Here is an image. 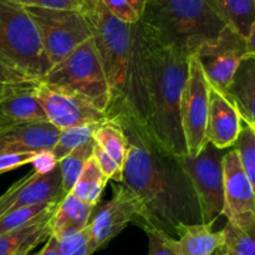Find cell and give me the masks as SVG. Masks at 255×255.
Wrapping results in <instances>:
<instances>
[{"label":"cell","mask_w":255,"mask_h":255,"mask_svg":"<svg viewBox=\"0 0 255 255\" xmlns=\"http://www.w3.org/2000/svg\"><path fill=\"white\" fill-rule=\"evenodd\" d=\"M120 124L128 141L121 184L138 207L133 223L174 238L179 227L201 224V207L181 158L163 151L133 122Z\"/></svg>","instance_id":"1"},{"label":"cell","mask_w":255,"mask_h":255,"mask_svg":"<svg viewBox=\"0 0 255 255\" xmlns=\"http://www.w3.org/2000/svg\"><path fill=\"white\" fill-rule=\"evenodd\" d=\"M137 47L143 89L146 131L163 151L187 156L179 117L182 91L188 72V55L159 44L137 22Z\"/></svg>","instance_id":"2"},{"label":"cell","mask_w":255,"mask_h":255,"mask_svg":"<svg viewBox=\"0 0 255 255\" xmlns=\"http://www.w3.org/2000/svg\"><path fill=\"white\" fill-rule=\"evenodd\" d=\"M138 22L152 39L188 56L228 26L212 0H146Z\"/></svg>","instance_id":"3"},{"label":"cell","mask_w":255,"mask_h":255,"mask_svg":"<svg viewBox=\"0 0 255 255\" xmlns=\"http://www.w3.org/2000/svg\"><path fill=\"white\" fill-rule=\"evenodd\" d=\"M84 15L91 26V39L109 85L110 106L106 117L119 121L124 115L136 24H127L115 17L100 0H94Z\"/></svg>","instance_id":"4"},{"label":"cell","mask_w":255,"mask_h":255,"mask_svg":"<svg viewBox=\"0 0 255 255\" xmlns=\"http://www.w3.org/2000/svg\"><path fill=\"white\" fill-rule=\"evenodd\" d=\"M0 61L35 80L51 69L31 17L9 0H0Z\"/></svg>","instance_id":"5"},{"label":"cell","mask_w":255,"mask_h":255,"mask_svg":"<svg viewBox=\"0 0 255 255\" xmlns=\"http://www.w3.org/2000/svg\"><path fill=\"white\" fill-rule=\"evenodd\" d=\"M39 81L81 95L106 115L110 90L92 39L86 40L65 59L52 65Z\"/></svg>","instance_id":"6"},{"label":"cell","mask_w":255,"mask_h":255,"mask_svg":"<svg viewBox=\"0 0 255 255\" xmlns=\"http://www.w3.org/2000/svg\"><path fill=\"white\" fill-rule=\"evenodd\" d=\"M36 26L50 64L55 65L91 39L89 20L79 10L24 7Z\"/></svg>","instance_id":"7"},{"label":"cell","mask_w":255,"mask_h":255,"mask_svg":"<svg viewBox=\"0 0 255 255\" xmlns=\"http://www.w3.org/2000/svg\"><path fill=\"white\" fill-rule=\"evenodd\" d=\"M254 36L255 31L244 39L231 26H226L216 40L203 44L192 55L201 65L212 87L223 92L233 80L241 62L247 57L255 56Z\"/></svg>","instance_id":"8"},{"label":"cell","mask_w":255,"mask_h":255,"mask_svg":"<svg viewBox=\"0 0 255 255\" xmlns=\"http://www.w3.org/2000/svg\"><path fill=\"white\" fill-rule=\"evenodd\" d=\"M227 149H218L207 143L197 156L181 158L184 171L192 182L199 207L202 223L214 226L223 216V168L222 159Z\"/></svg>","instance_id":"9"},{"label":"cell","mask_w":255,"mask_h":255,"mask_svg":"<svg viewBox=\"0 0 255 255\" xmlns=\"http://www.w3.org/2000/svg\"><path fill=\"white\" fill-rule=\"evenodd\" d=\"M209 82L194 56L188 57V72L179 104V117L187 156H197L208 142L206 138L209 105Z\"/></svg>","instance_id":"10"},{"label":"cell","mask_w":255,"mask_h":255,"mask_svg":"<svg viewBox=\"0 0 255 255\" xmlns=\"http://www.w3.org/2000/svg\"><path fill=\"white\" fill-rule=\"evenodd\" d=\"M34 94L46 115L47 122L60 131L107 121L104 112L96 109L81 95L70 90L37 81Z\"/></svg>","instance_id":"11"},{"label":"cell","mask_w":255,"mask_h":255,"mask_svg":"<svg viewBox=\"0 0 255 255\" xmlns=\"http://www.w3.org/2000/svg\"><path fill=\"white\" fill-rule=\"evenodd\" d=\"M223 168V216L246 233L255 237V186L244 172L236 149H227Z\"/></svg>","instance_id":"12"},{"label":"cell","mask_w":255,"mask_h":255,"mask_svg":"<svg viewBox=\"0 0 255 255\" xmlns=\"http://www.w3.org/2000/svg\"><path fill=\"white\" fill-rule=\"evenodd\" d=\"M138 207L124 184L115 186L114 197L96 212L86 227L90 254L104 248L116 238L128 223H133Z\"/></svg>","instance_id":"13"},{"label":"cell","mask_w":255,"mask_h":255,"mask_svg":"<svg viewBox=\"0 0 255 255\" xmlns=\"http://www.w3.org/2000/svg\"><path fill=\"white\" fill-rule=\"evenodd\" d=\"M64 197L59 166L46 174L32 171L0 196V217L20 207L61 201Z\"/></svg>","instance_id":"14"},{"label":"cell","mask_w":255,"mask_h":255,"mask_svg":"<svg viewBox=\"0 0 255 255\" xmlns=\"http://www.w3.org/2000/svg\"><path fill=\"white\" fill-rule=\"evenodd\" d=\"M243 121L232 102L214 87H209L208 117H207V142L218 149L233 147L241 133Z\"/></svg>","instance_id":"15"},{"label":"cell","mask_w":255,"mask_h":255,"mask_svg":"<svg viewBox=\"0 0 255 255\" xmlns=\"http://www.w3.org/2000/svg\"><path fill=\"white\" fill-rule=\"evenodd\" d=\"M59 134L60 129L50 122L14 125L0 131V154L50 151Z\"/></svg>","instance_id":"16"},{"label":"cell","mask_w":255,"mask_h":255,"mask_svg":"<svg viewBox=\"0 0 255 255\" xmlns=\"http://www.w3.org/2000/svg\"><path fill=\"white\" fill-rule=\"evenodd\" d=\"M222 94L232 102L242 117V121L255 127V56L241 62L229 86Z\"/></svg>","instance_id":"17"},{"label":"cell","mask_w":255,"mask_h":255,"mask_svg":"<svg viewBox=\"0 0 255 255\" xmlns=\"http://www.w3.org/2000/svg\"><path fill=\"white\" fill-rule=\"evenodd\" d=\"M212 224L182 226L173 241L174 255H216L223 246L222 232H214Z\"/></svg>","instance_id":"18"},{"label":"cell","mask_w":255,"mask_h":255,"mask_svg":"<svg viewBox=\"0 0 255 255\" xmlns=\"http://www.w3.org/2000/svg\"><path fill=\"white\" fill-rule=\"evenodd\" d=\"M57 207V206H56ZM40 217L37 221L17 231L0 236V255H26L39 244L45 243L51 234L50 222L55 209Z\"/></svg>","instance_id":"19"},{"label":"cell","mask_w":255,"mask_h":255,"mask_svg":"<svg viewBox=\"0 0 255 255\" xmlns=\"http://www.w3.org/2000/svg\"><path fill=\"white\" fill-rule=\"evenodd\" d=\"M94 209L95 207L80 201L71 193L66 194L59 202L51 217V236L60 239L61 237L85 231L91 221Z\"/></svg>","instance_id":"20"},{"label":"cell","mask_w":255,"mask_h":255,"mask_svg":"<svg viewBox=\"0 0 255 255\" xmlns=\"http://www.w3.org/2000/svg\"><path fill=\"white\" fill-rule=\"evenodd\" d=\"M36 84L17 87L4 97L0 101V116L15 125L47 122L46 115L34 94Z\"/></svg>","instance_id":"21"},{"label":"cell","mask_w":255,"mask_h":255,"mask_svg":"<svg viewBox=\"0 0 255 255\" xmlns=\"http://www.w3.org/2000/svg\"><path fill=\"white\" fill-rule=\"evenodd\" d=\"M228 26L248 39L255 31V0H212Z\"/></svg>","instance_id":"22"},{"label":"cell","mask_w":255,"mask_h":255,"mask_svg":"<svg viewBox=\"0 0 255 255\" xmlns=\"http://www.w3.org/2000/svg\"><path fill=\"white\" fill-rule=\"evenodd\" d=\"M95 143L101 147L120 167L124 168L128 151V141L121 124L114 120H107L97 126L94 132Z\"/></svg>","instance_id":"23"},{"label":"cell","mask_w":255,"mask_h":255,"mask_svg":"<svg viewBox=\"0 0 255 255\" xmlns=\"http://www.w3.org/2000/svg\"><path fill=\"white\" fill-rule=\"evenodd\" d=\"M107 181L109 179L101 172L96 159L91 156L85 164L79 179L72 187L70 193L79 198L80 201L85 202L92 207H96L100 198H101L104 188L106 187Z\"/></svg>","instance_id":"24"},{"label":"cell","mask_w":255,"mask_h":255,"mask_svg":"<svg viewBox=\"0 0 255 255\" xmlns=\"http://www.w3.org/2000/svg\"><path fill=\"white\" fill-rule=\"evenodd\" d=\"M95 141L91 138L86 143L81 144L74 151L70 152L65 158H62L59 162L60 173H61L62 181V193L64 196L69 194L71 192L72 187L75 186L76 181L79 179L85 164L89 161L90 157L92 156L94 151Z\"/></svg>","instance_id":"25"},{"label":"cell","mask_w":255,"mask_h":255,"mask_svg":"<svg viewBox=\"0 0 255 255\" xmlns=\"http://www.w3.org/2000/svg\"><path fill=\"white\" fill-rule=\"evenodd\" d=\"M60 201L49 202V203L36 204V206L20 207L11 212H7L4 216L0 217V236L10 232L17 231L29 224L34 223L35 221L44 216L50 209L55 208Z\"/></svg>","instance_id":"26"},{"label":"cell","mask_w":255,"mask_h":255,"mask_svg":"<svg viewBox=\"0 0 255 255\" xmlns=\"http://www.w3.org/2000/svg\"><path fill=\"white\" fill-rule=\"evenodd\" d=\"M99 125L100 124H90L84 125V126L71 127V128L60 131L59 138H57L56 143L51 148L52 154L57 159V162L65 158L75 148H77L79 146L90 141L92 138V136H94L95 129L97 128Z\"/></svg>","instance_id":"27"},{"label":"cell","mask_w":255,"mask_h":255,"mask_svg":"<svg viewBox=\"0 0 255 255\" xmlns=\"http://www.w3.org/2000/svg\"><path fill=\"white\" fill-rule=\"evenodd\" d=\"M233 148L238 154L239 162L249 181L255 186V127L248 126L243 122Z\"/></svg>","instance_id":"28"},{"label":"cell","mask_w":255,"mask_h":255,"mask_svg":"<svg viewBox=\"0 0 255 255\" xmlns=\"http://www.w3.org/2000/svg\"><path fill=\"white\" fill-rule=\"evenodd\" d=\"M223 244L233 255H255L254 236L246 233L234 224L227 222L222 229Z\"/></svg>","instance_id":"29"},{"label":"cell","mask_w":255,"mask_h":255,"mask_svg":"<svg viewBox=\"0 0 255 255\" xmlns=\"http://www.w3.org/2000/svg\"><path fill=\"white\" fill-rule=\"evenodd\" d=\"M22 7H46V9L79 10L85 12L92 6L94 0H9Z\"/></svg>","instance_id":"30"},{"label":"cell","mask_w":255,"mask_h":255,"mask_svg":"<svg viewBox=\"0 0 255 255\" xmlns=\"http://www.w3.org/2000/svg\"><path fill=\"white\" fill-rule=\"evenodd\" d=\"M60 255H91L87 244L86 229L59 239Z\"/></svg>","instance_id":"31"},{"label":"cell","mask_w":255,"mask_h":255,"mask_svg":"<svg viewBox=\"0 0 255 255\" xmlns=\"http://www.w3.org/2000/svg\"><path fill=\"white\" fill-rule=\"evenodd\" d=\"M148 237V254L147 255H174V237L157 229H144Z\"/></svg>","instance_id":"32"},{"label":"cell","mask_w":255,"mask_h":255,"mask_svg":"<svg viewBox=\"0 0 255 255\" xmlns=\"http://www.w3.org/2000/svg\"><path fill=\"white\" fill-rule=\"evenodd\" d=\"M92 157L96 159L100 169L105 174L107 179H111L115 183H121L122 176H124V168L120 167L101 147L95 143L94 151H92Z\"/></svg>","instance_id":"33"},{"label":"cell","mask_w":255,"mask_h":255,"mask_svg":"<svg viewBox=\"0 0 255 255\" xmlns=\"http://www.w3.org/2000/svg\"><path fill=\"white\" fill-rule=\"evenodd\" d=\"M110 14L127 24H136L139 21V15L132 7L128 0H100Z\"/></svg>","instance_id":"34"},{"label":"cell","mask_w":255,"mask_h":255,"mask_svg":"<svg viewBox=\"0 0 255 255\" xmlns=\"http://www.w3.org/2000/svg\"><path fill=\"white\" fill-rule=\"evenodd\" d=\"M36 153H34V152H22V153L0 154V174L6 173L9 171H14L19 167L31 163Z\"/></svg>","instance_id":"35"},{"label":"cell","mask_w":255,"mask_h":255,"mask_svg":"<svg viewBox=\"0 0 255 255\" xmlns=\"http://www.w3.org/2000/svg\"><path fill=\"white\" fill-rule=\"evenodd\" d=\"M29 75L20 72L0 61V85H31L37 82Z\"/></svg>","instance_id":"36"},{"label":"cell","mask_w":255,"mask_h":255,"mask_svg":"<svg viewBox=\"0 0 255 255\" xmlns=\"http://www.w3.org/2000/svg\"><path fill=\"white\" fill-rule=\"evenodd\" d=\"M30 164H32V168H34L32 171H34L35 173L46 174L49 173V172L54 171V169L59 166V162H57V159L55 158L51 149H50V151L37 152Z\"/></svg>","instance_id":"37"},{"label":"cell","mask_w":255,"mask_h":255,"mask_svg":"<svg viewBox=\"0 0 255 255\" xmlns=\"http://www.w3.org/2000/svg\"><path fill=\"white\" fill-rule=\"evenodd\" d=\"M39 255H60L59 239L50 234L47 241L45 242V247L39 252Z\"/></svg>","instance_id":"38"},{"label":"cell","mask_w":255,"mask_h":255,"mask_svg":"<svg viewBox=\"0 0 255 255\" xmlns=\"http://www.w3.org/2000/svg\"><path fill=\"white\" fill-rule=\"evenodd\" d=\"M35 84H36V82H35ZM20 86H24V85H0V101H1L4 97H6L9 94H11L15 89H17V87Z\"/></svg>","instance_id":"39"},{"label":"cell","mask_w":255,"mask_h":255,"mask_svg":"<svg viewBox=\"0 0 255 255\" xmlns=\"http://www.w3.org/2000/svg\"><path fill=\"white\" fill-rule=\"evenodd\" d=\"M128 1H129V4L132 5V7L136 10L137 14L139 15V17H141V14H142V11H143L144 2H146V0H128Z\"/></svg>","instance_id":"40"},{"label":"cell","mask_w":255,"mask_h":255,"mask_svg":"<svg viewBox=\"0 0 255 255\" xmlns=\"http://www.w3.org/2000/svg\"><path fill=\"white\" fill-rule=\"evenodd\" d=\"M15 124H12V122H10L9 120L4 119V117L0 116V131H2L4 128H7V127L10 126H14Z\"/></svg>","instance_id":"41"},{"label":"cell","mask_w":255,"mask_h":255,"mask_svg":"<svg viewBox=\"0 0 255 255\" xmlns=\"http://www.w3.org/2000/svg\"><path fill=\"white\" fill-rule=\"evenodd\" d=\"M216 255H233V254H232V252L229 251V249L227 248V247L223 244V246H222L221 248H219L218 251H217Z\"/></svg>","instance_id":"42"},{"label":"cell","mask_w":255,"mask_h":255,"mask_svg":"<svg viewBox=\"0 0 255 255\" xmlns=\"http://www.w3.org/2000/svg\"><path fill=\"white\" fill-rule=\"evenodd\" d=\"M26 255H39V253H31V254H26Z\"/></svg>","instance_id":"43"}]
</instances>
